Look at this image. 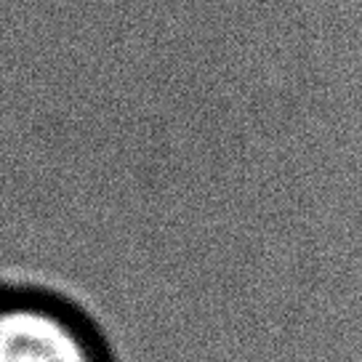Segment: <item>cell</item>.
Listing matches in <instances>:
<instances>
[{
  "label": "cell",
  "mask_w": 362,
  "mask_h": 362,
  "mask_svg": "<svg viewBox=\"0 0 362 362\" xmlns=\"http://www.w3.org/2000/svg\"><path fill=\"white\" fill-rule=\"evenodd\" d=\"M0 362H120L104 328L51 293L0 298Z\"/></svg>",
  "instance_id": "obj_1"
}]
</instances>
